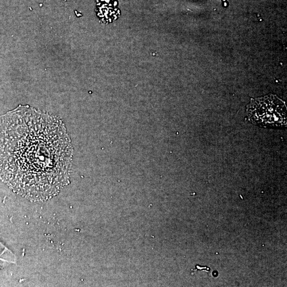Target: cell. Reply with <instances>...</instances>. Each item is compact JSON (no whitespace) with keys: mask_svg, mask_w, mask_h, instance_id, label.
I'll list each match as a JSON object with an SVG mask.
<instances>
[{"mask_svg":"<svg viewBox=\"0 0 287 287\" xmlns=\"http://www.w3.org/2000/svg\"><path fill=\"white\" fill-rule=\"evenodd\" d=\"M73 151L56 116L19 105L0 116V179L27 199L47 200L68 185Z\"/></svg>","mask_w":287,"mask_h":287,"instance_id":"6da1fadb","label":"cell"},{"mask_svg":"<svg viewBox=\"0 0 287 287\" xmlns=\"http://www.w3.org/2000/svg\"><path fill=\"white\" fill-rule=\"evenodd\" d=\"M286 111L284 102L273 95L251 99L246 111L248 119L251 124L274 128L287 126Z\"/></svg>","mask_w":287,"mask_h":287,"instance_id":"7a4b0ae2","label":"cell"}]
</instances>
